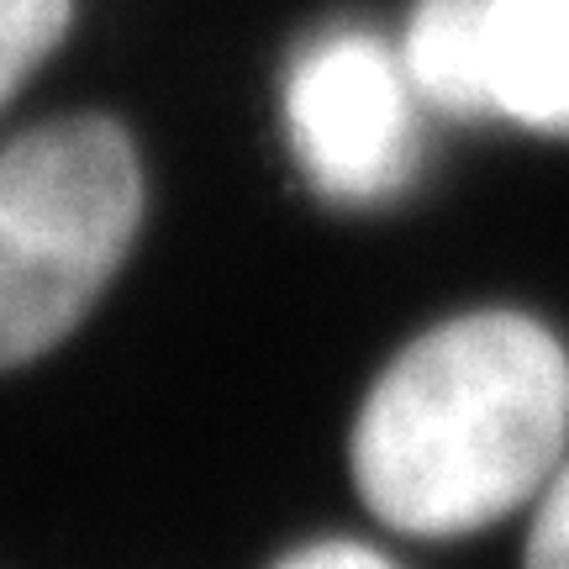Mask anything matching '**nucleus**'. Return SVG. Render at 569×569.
I'll use <instances>...</instances> for the list:
<instances>
[{
	"label": "nucleus",
	"mask_w": 569,
	"mask_h": 569,
	"mask_svg": "<svg viewBox=\"0 0 569 569\" xmlns=\"http://www.w3.org/2000/svg\"><path fill=\"white\" fill-rule=\"evenodd\" d=\"M138 222L142 169L117 122H53L0 153V369L80 327Z\"/></svg>",
	"instance_id": "nucleus-2"
},
{
	"label": "nucleus",
	"mask_w": 569,
	"mask_h": 569,
	"mask_svg": "<svg viewBox=\"0 0 569 569\" xmlns=\"http://www.w3.org/2000/svg\"><path fill=\"white\" fill-rule=\"evenodd\" d=\"M274 569H396V565L380 559L375 549H365V543H343V538H332V543H311V549L290 553V559H280Z\"/></svg>",
	"instance_id": "nucleus-8"
},
{
	"label": "nucleus",
	"mask_w": 569,
	"mask_h": 569,
	"mask_svg": "<svg viewBox=\"0 0 569 569\" xmlns=\"http://www.w3.org/2000/svg\"><path fill=\"white\" fill-rule=\"evenodd\" d=\"M396 53L427 111L453 122L501 117L496 111V0H417Z\"/></svg>",
	"instance_id": "nucleus-4"
},
{
	"label": "nucleus",
	"mask_w": 569,
	"mask_h": 569,
	"mask_svg": "<svg viewBox=\"0 0 569 569\" xmlns=\"http://www.w3.org/2000/svg\"><path fill=\"white\" fill-rule=\"evenodd\" d=\"M284 127L306 180L338 206H380L417 180L422 101L401 53L365 27H332L284 74Z\"/></svg>",
	"instance_id": "nucleus-3"
},
{
	"label": "nucleus",
	"mask_w": 569,
	"mask_h": 569,
	"mask_svg": "<svg viewBox=\"0 0 569 569\" xmlns=\"http://www.w3.org/2000/svg\"><path fill=\"white\" fill-rule=\"evenodd\" d=\"M522 569H569V459L553 469V480L538 496Z\"/></svg>",
	"instance_id": "nucleus-7"
},
{
	"label": "nucleus",
	"mask_w": 569,
	"mask_h": 569,
	"mask_svg": "<svg viewBox=\"0 0 569 569\" xmlns=\"http://www.w3.org/2000/svg\"><path fill=\"white\" fill-rule=\"evenodd\" d=\"M569 438V353L522 311H469L375 380L353 422V486L411 538L490 528L553 480Z\"/></svg>",
	"instance_id": "nucleus-1"
},
{
	"label": "nucleus",
	"mask_w": 569,
	"mask_h": 569,
	"mask_svg": "<svg viewBox=\"0 0 569 569\" xmlns=\"http://www.w3.org/2000/svg\"><path fill=\"white\" fill-rule=\"evenodd\" d=\"M496 111L569 138V0H496Z\"/></svg>",
	"instance_id": "nucleus-5"
},
{
	"label": "nucleus",
	"mask_w": 569,
	"mask_h": 569,
	"mask_svg": "<svg viewBox=\"0 0 569 569\" xmlns=\"http://www.w3.org/2000/svg\"><path fill=\"white\" fill-rule=\"evenodd\" d=\"M74 0H0V106L69 32Z\"/></svg>",
	"instance_id": "nucleus-6"
}]
</instances>
